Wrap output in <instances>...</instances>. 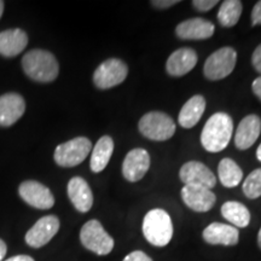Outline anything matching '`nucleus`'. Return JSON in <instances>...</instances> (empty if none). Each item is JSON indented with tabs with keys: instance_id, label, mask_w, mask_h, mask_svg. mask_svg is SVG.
I'll use <instances>...</instances> for the list:
<instances>
[{
	"instance_id": "obj_1",
	"label": "nucleus",
	"mask_w": 261,
	"mask_h": 261,
	"mask_svg": "<svg viewBox=\"0 0 261 261\" xmlns=\"http://www.w3.org/2000/svg\"><path fill=\"white\" fill-rule=\"evenodd\" d=\"M233 122L226 113H215L205 122L201 135L202 146L210 152H220L230 143Z\"/></svg>"
},
{
	"instance_id": "obj_2",
	"label": "nucleus",
	"mask_w": 261,
	"mask_h": 261,
	"mask_svg": "<svg viewBox=\"0 0 261 261\" xmlns=\"http://www.w3.org/2000/svg\"><path fill=\"white\" fill-rule=\"evenodd\" d=\"M22 67L27 76L38 83H52L57 79L60 65L51 52L35 48L22 58Z\"/></svg>"
},
{
	"instance_id": "obj_3",
	"label": "nucleus",
	"mask_w": 261,
	"mask_h": 261,
	"mask_svg": "<svg viewBox=\"0 0 261 261\" xmlns=\"http://www.w3.org/2000/svg\"><path fill=\"white\" fill-rule=\"evenodd\" d=\"M143 233L152 246H167L173 237V223L167 212L160 208L148 212L143 220Z\"/></svg>"
},
{
	"instance_id": "obj_4",
	"label": "nucleus",
	"mask_w": 261,
	"mask_h": 261,
	"mask_svg": "<svg viewBox=\"0 0 261 261\" xmlns=\"http://www.w3.org/2000/svg\"><path fill=\"white\" fill-rule=\"evenodd\" d=\"M139 130L145 138L163 142L172 138L175 133V123L167 114L162 112H150L139 121Z\"/></svg>"
},
{
	"instance_id": "obj_5",
	"label": "nucleus",
	"mask_w": 261,
	"mask_h": 261,
	"mask_svg": "<svg viewBox=\"0 0 261 261\" xmlns=\"http://www.w3.org/2000/svg\"><path fill=\"white\" fill-rule=\"evenodd\" d=\"M80 241L86 249L97 255H108L114 248V240L98 220H90L80 231Z\"/></svg>"
},
{
	"instance_id": "obj_6",
	"label": "nucleus",
	"mask_w": 261,
	"mask_h": 261,
	"mask_svg": "<svg viewBox=\"0 0 261 261\" xmlns=\"http://www.w3.org/2000/svg\"><path fill=\"white\" fill-rule=\"evenodd\" d=\"M92 150V143L89 138L77 137L60 144L55 150V161L61 167H75L83 163Z\"/></svg>"
},
{
	"instance_id": "obj_7",
	"label": "nucleus",
	"mask_w": 261,
	"mask_h": 261,
	"mask_svg": "<svg viewBox=\"0 0 261 261\" xmlns=\"http://www.w3.org/2000/svg\"><path fill=\"white\" fill-rule=\"evenodd\" d=\"M237 62V52L232 47H221L207 58L203 65V74L208 80L225 79L232 73Z\"/></svg>"
},
{
	"instance_id": "obj_8",
	"label": "nucleus",
	"mask_w": 261,
	"mask_h": 261,
	"mask_svg": "<svg viewBox=\"0 0 261 261\" xmlns=\"http://www.w3.org/2000/svg\"><path fill=\"white\" fill-rule=\"evenodd\" d=\"M128 74L125 62L117 58H109L97 68L93 74V83L98 89L108 90L122 84Z\"/></svg>"
},
{
	"instance_id": "obj_9",
	"label": "nucleus",
	"mask_w": 261,
	"mask_h": 261,
	"mask_svg": "<svg viewBox=\"0 0 261 261\" xmlns=\"http://www.w3.org/2000/svg\"><path fill=\"white\" fill-rule=\"evenodd\" d=\"M60 230V219L56 215H46L39 219L25 233V243L32 248H41L50 242Z\"/></svg>"
},
{
	"instance_id": "obj_10",
	"label": "nucleus",
	"mask_w": 261,
	"mask_h": 261,
	"mask_svg": "<svg viewBox=\"0 0 261 261\" xmlns=\"http://www.w3.org/2000/svg\"><path fill=\"white\" fill-rule=\"evenodd\" d=\"M18 194L25 203L37 210H50L55 204V197L50 189L39 181H23L19 185Z\"/></svg>"
},
{
	"instance_id": "obj_11",
	"label": "nucleus",
	"mask_w": 261,
	"mask_h": 261,
	"mask_svg": "<svg viewBox=\"0 0 261 261\" xmlns=\"http://www.w3.org/2000/svg\"><path fill=\"white\" fill-rule=\"evenodd\" d=\"M179 177L185 185L203 187L210 190L217 184V179H215L213 172L207 166L198 161H189L185 163L180 168Z\"/></svg>"
},
{
	"instance_id": "obj_12",
	"label": "nucleus",
	"mask_w": 261,
	"mask_h": 261,
	"mask_svg": "<svg viewBox=\"0 0 261 261\" xmlns=\"http://www.w3.org/2000/svg\"><path fill=\"white\" fill-rule=\"evenodd\" d=\"M150 168V155L145 149L130 150L122 163V174L130 182L139 181Z\"/></svg>"
},
{
	"instance_id": "obj_13",
	"label": "nucleus",
	"mask_w": 261,
	"mask_h": 261,
	"mask_svg": "<svg viewBox=\"0 0 261 261\" xmlns=\"http://www.w3.org/2000/svg\"><path fill=\"white\" fill-rule=\"evenodd\" d=\"M181 198L190 210L198 213L211 211L217 201V197L210 189L195 185H185L181 189Z\"/></svg>"
},
{
	"instance_id": "obj_14",
	"label": "nucleus",
	"mask_w": 261,
	"mask_h": 261,
	"mask_svg": "<svg viewBox=\"0 0 261 261\" xmlns=\"http://www.w3.org/2000/svg\"><path fill=\"white\" fill-rule=\"evenodd\" d=\"M25 112V102L18 93H5L0 96V126H12Z\"/></svg>"
},
{
	"instance_id": "obj_15",
	"label": "nucleus",
	"mask_w": 261,
	"mask_h": 261,
	"mask_svg": "<svg viewBox=\"0 0 261 261\" xmlns=\"http://www.w3.org/2000/svg\"><path fill=\"white\" fill-rule=\"evenodd\" d=\"M214 24L208 19L196 17L181 22L175 28L177 37L184 40H204L214 34Z\"/></svg>"
},
{
	"instance_id": "obj_16",
	"label": "nucleus",
	"mask_w": 261,
	"mask_h": 261,
	"mask_svg": "<svg viewBox=\"0 0 261 261\" xmlns=\"http://www.w3.org/2000/svg\"><path fill=\"white\" fill-rule=\"evenodd\" d=\"M197 54L190 47H181L169 56L166 63V70L171 76H184L197 64Z\"/></svg>"
},
{
	"instance_id": "obj_17",
	"label": "nucleus",
	"mask_w": 261,
	"mask_h": 261,
	"mask_svg": "<svg viewBox=\"0 0 261 261\" xmlns=\"http://www.w3.org/2000/svg\"><path fill=\"white\" fill-rule=\"evenodd\" d=\"M261 133V119L257 115L244 117L237 127L234 136V145L240 150H247L253 146Z\"/></svg>"
},
{
	"instance_id": "obj_18",
	"label": "nucleus",
	"mask_w": 261,
	"mask_h": 261,
	"mask_svg": "<svg viewBox=\"0 0 261 261\" xmlns=\"http://www.w3.org/2000/svg\"><path fill=\"white\" fill-rule=\"evenodd\" d=\"M68 196L80 213H87L93 205V194L90 185L81 177L71 178L68 182Z\"/></svg>"
},
{
	"instance_id": "obj_19",
	"label": "nucleus",
	"mask_w": 261,
	"mask_h": 261,
	"mask_svg": "<svg viewBox=\"0 0 261 261\" xmlns=\"http://www.w3.org/2000/svg\"><path fill=\"white\" fill-rule=\"evenodd\" d=\"M240 232L231 225L213 223L203 230V240L210 244H221V246H236L238 243Z\"/></svg>"
},
{
	"instance_id": "obj_20",
	"label": "nucleus",
	"mask_w": 261,
	"mask_h": 261,
	"mask_svg": "<svg viewBox=\"0 0 261 261\" xmlns=\"http://www.w3.org/2000/svg\"><path fill=\"white\" fill-rule=\"evenodd\" d=\"M27 45L28 35L22 29H8V31L0 33V55L2 56H17L27 47Z\"/></svg>"
},
{
	"instance_id": "obj_21",
	"label": "nucleus",
	"mask_w": 261,
	"mask_h": 261,
	"mask_svg": "<svg viewBox=\"0 0 261 261\" xmlns=\"http://www.w3.org/2000/svg\"><path fill=\"white\" fill-rule=\"evenodd\" d=\"M205 110V99L201 94L191 97L179 113V125L184 128H192L201 120Z\"/></svg>"
},
{
	"instance_id": "obj_22",
	"label": "nucleus",
	"mask_w": 261,
	"mask_h": 261,
	"mask_svg": "<svg viewBox=\"0 0 261 261\" xmlns=\"http://www.w3.org/2000/svg\"><path fill=\"white\" fill-rule=\"evenodd\" d=\"M114 151V140L112 137L104 136L97 142L91 155V169L94 173L102 172L109 163Z\"/></svg>"
},
{
	"instance_id": "obj_23",
	"label": "nucleus",
	"mask_w": 261,
	"mask_h": 261,
	"mask_svg": "<svg viewBox=\"0 0 261 261\" xmlns=\"http://www.w3.org/2000/svg\"><path fill=\"white\" fill-rule=\"evenodd\" d=\"M221 214L234 227H247L250 223V212L240 202H225L221 207Z\"/></svg>"
},
{
	"instance_id": "obj_24",
	"label": "nucleus",
	"mask_w": 261,
	"mask_h": 261,
	"mask_svg": "<svg viewBox=\"0 0 261 261\" xmlns=\"http://www.w3.org/2000/svg\"><path fill=\"white\" fill-rule=\"evenodd\" d=\"M218 174L225 188L237 187L243 179L242 169L231 159L221 160L218 167Z\"/></svg>"
},
{
	"instance_id": "obj_25",
	"label": "nucleus",
	"mask_w": 261,
	"mask_h": 261,
	"mask_svg": "<svg viewBox=\"0 0 261 261\" xmlns=\"http://www.w3.org/2000/svg\"><path fill=\"white\" fill-rule=\"evenodd\" d=\"M242 3L240 0H226L218 11V21L223 27H233L242 15Z\"/></svg>"
},
{
	"instance_id": "obj_26",
	"label": "nucleus",
	"mask_w": 261,
	"mask_h": 261,
	"mask_svg": "<svg viewBox=\"0 0 261 261\" xmlns=\"http://www.w3.org/2000/svg\"><path fill=\"white\" fill-rule=\"evenodd\" d=\"M243 194L250 200L261 196V168L254 169L243 182Z\"/></svg>"
},
{
	"instance_id": "obj_27",
	"label": "nucleus",
	"mask_w": 261,
	"mask_h": 261,
	"mask_svg": "<svg viewBox=\"0 0 261 261\" xmlns=\"http://www.w3.org/2000/svg\"><path fill=\"white\" fill-rule=\"evenodd\" d=\"M217 4V0H194V2H192L194 8L201 12L210 11V10L213 9Z\"/></svg>"
},
{
	"instance_id": "obj_28",
	"label": "nucleus",
	"mask_w": 261,
	"mask_h": 261,
	"mask_svg": "<svg viewBox=\"0 0 261 261\" xmlns=\"http://www.w3.org/2000/svg\"><path fill=\"white\" fill-rule=\"evenodd\" d=\"M123 261H152V259L150 256L146 255L144 252L136 250V252H132L127 256H125Z\"/></svg>"
},
{
	"instance_id": "obj_29",
	"label": "nucleus",
	"mask_w": 261,
	"mask_h": 261,
	"mask_svg": "<svg viewBox=\"0 0 261 261\" xmlns=\"http://www.w3.org/2000/svg\"><path fill=\"white\" fill-rule=\"evenodd\" d=\"M252 63H253V67L255 68V70L257 71V73L261 74V44L253 52Z\"/></svg>"
},
{
	"instance_id": "obj_30",
	"label": "nucleus",
	"mask_w": 261,
	"mask_h": 261,
	"mask_svg": "<svg viewBox=\"0 0 261 261\" xmlns=\"http://www.w3.org/2000/svg\"><path fill=\"white\" fill-rule=\"evenodd\" d=\"M252 23L253 25L261 24V0L256 3L252 11Z\"/></svg>"
},
{
	"instance_id": "obj_31",
	"label": "nucleus",
	"mask_w": 261,
	"mask_h": 261,
	"mask_svg": "<svg viewBox=\"0 0 261 261\" xmlns=\"http://www.w3.org/2000/svg\"><path fill=\"white\" fill-rule=\"evenodd\" d=\"M178 0H152L151 4L158 9H167L171 6L178 4Z\"/></svg>"
},
{
	"instance_id": "obj_32",
	"label": "nucleus",
	"mask_w": 261,
	"mask_h": 261,
	"mask_svg": "<svg viewBox=\"0 0 261 261\" xmlns=\"http://www.w3.org/2000/svg\"><path fill=\"white\" fill-rule=\"evenodd\" d=\"M252 89H253L254 94H255V96L261 100V76L256 77V79L253 81Z\"/></svg>"
},
{
	"instance_id": "obj_33",
	"label": "nucleus",
	"mask_w": 261,
	"mask_h": 261,
	"mask_svg": "<svg viewBox=\"0 0 261 261\" xmlns=\"http://www.w3.org/2000/svg\"><path fill=\"white\" fill-rule=\"evenodd\" d=\"M5 261H34V259L29 255H16V256L9 257V259Z\"/></svg>"
},
{
	"instance_id": "obj_34",
	"label": "nucleus",
	"mask_w": 261,
	"mask_h": 261,
	"mask_svg": "<svg viewBox=\"0 0 261 261\" xmlns=\"http://www.w3.org/2000/svg\"><path fill=\"white\" fill-rule=\"evenodd\" d=\"M6 252H8L6 243L3 240H0V261H3V259H4L6 255Z\"/></svg>"
},
{
	"instance_id": "obj_35",
	"label": "nucleus",
	"mask_w": 261,
	"mask_h": 261,
	"mask_svg": "<svg viewBox=\"0 0 261 261\" xmlns=\"http://www.w3.org/2000/svg\"><path fill=\"white\" fill-rule=\"evenodd\" d=\"M4 2L3 0H0V18H2L3 16V12H4Z\"/></svg>"
},
{
	"instance_id": "obj_36",
	"label": "nucleus",
	"mask_w": 261,
	"mask_h": 261,
	"mask_svg": "<svg viewBox=\"0 0 261 261\" xmlns=\"http://www.w3.org/2000/svg\"><path fill=\"white\" fill-rule=\"evenodd\" d=\"M256 158L261 162V144L259 145V148H257V150H256Z\"/></svg>"
},
{
	"instance_id": "obj_37",
	"label": "nucleus",
	"mask_w": 261,
	"mask_h": 261,
	"mask_svg": "<svg viewBox=\"0 0 261 261\" xmlns=\"http://www.w3.org/2000/svg\"><path fill=\"white\" fill-rule=\"evenodd\" d=\"M257 244H259V247H260V249H261V228H260V231H259V234H257Z\"/></svg>"
}]
</instances>
